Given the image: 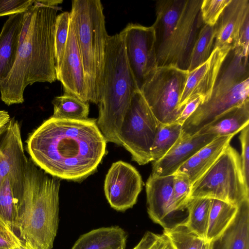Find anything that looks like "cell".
<instances>
[{"label":"cell","instance_id":"cell-1","mask_svg":"<svg viewBox=\"0 0 249 249\" xmlns=\"http://www.w3.org/2000/svg\"><path fill=\"white\" fill-rule=\"evenodd\" d=\"M26 142L32 161L40 169L57 178L77 181L96 169L107 141L96 119L51 116L29 135Z\"/></svg>","mask_w":249,"mask_h":249},{"label":"cell","instance_id":"cell-2","mask_svg":"<svg viewBox=\"0 0 249 249\" xmlns=\"http://www.w3.org/2000/svg\"><path fill=\"white\" fill-rule=\"evenodd\" d=\"M62 0H34L24 12L15 63L0 83V99L7 106L24 102L26 87L56 80L54 29Z\"/></svg>","mask_w":249,"mask_h":249},{"label":"cell","instance_id":"cell-3","mask_svg":"<svg viewBox=\"0 0 249 249\" xmlns=\"http://www.w3.org/2000/svg\"><path fill=\"white\" fill-rule=\"evenodd\" d=\"M60 185L57 178L29 159L23 184L15 195V232L34 249H53L58 227Z\"/></svg>","mask_w":249,"mask_h":249},{"label":"cell","instance_id":"cell-4","mask_svg":"<svg viewBox=\"0 0 249 249\" xmlns=\"http://www.w3.org/2000/svg\"><path fill=\"white\" fill-rule=\"evenodd\" d=\"M202 0H162L156 3L152 25L158 67L188 71L192 51L203 26Z\"/></svg>","mask_w":249,"mask_h":249},{"label":"cell","instance_id":"cell-5","mask_svg":"<svg viewBox=\"0 0 249 249\" xmlns=\"http://www.w3.org/2000/svg\"><path fill=\"white\" fill-rule=\"evenodd\" d=\"M139 89L127 63L119 34L108 37L97 126L107 142L122 145L120 127L131 99Z\"/></svg>","mask_w":249,"mask_h":249},{"label":"cell","instance_id":"cell-6","mask_svg":"<svg viewBox=\"0 0 249 249\" xmlns=\"http://www.w3.org/2000/svg\"><path fill=\"white\" fill-rule=\"evenodd\" d=\"M100 0H73L71 20L82 58L89 101L101 99L108 35Z\"/></svg>","mask_w":249,"mask_h":249},{"label":"cell","instance_id":"cell-7","mask_svg":"<svg viewBox=\"0 0 249 249\" xmlns=\"http://www.w3.org/2000/svg\"><path fill=\"white\" fill-rule=\"evenodd\" d=\"M190 197L218 199L237 207L249 199V187L243 176L240 156L230 144L192 184Z\"/></svg>","mask_w":249,"mask_h":249},{"label":"cell","instance_id":"cell-8","mask_svg":"<svg viewBox=\"0 0 249 249\" xmlns=\"http://www.w3.org/2000/svg\"><path fill=\"white\" fill-rule=\"evenodd\" d=\"M160 123L141 91H137L124 117L119 138L139 165L152 161L151 150Z\"/></svg>","mask_w":249,"mask_h":249},{"label":"cell","instance_id":"cell-9","mask_svg":"<svg viewBox=\"0 0 249 249\" xmlns=\"http://www.w3.org/2000/svg\"><path fill=\"white\" fill-rule=\"evenodd\" d=\"M188 74V71L174 67H157L142 88L140 91L160 123H175L179 117L178 105Z\"/></svg>","mask_w":249,"mask_h":249},{"label":"cell","instance_id":"cell-10","mask_svg":"<svg viewBox=\"0 0 249 249\" xmlns=\"http://www.w3.org/2000/svg\"><path fill=\"white\" fill-rule=\"evenodd\" d=\"M119 35L129 67L141 90L158 67L154 29L152 26L129 23Z\"/></svg>","mask_w":249,"mask_h":249},{"label":"cell","instance_id":"cell-11","mask_svg":"<svg viewBox=\"0 0 249 249\" xmlns=\"http://www.w3.org/2000/svg\"><path fill=\"white\" fill-rule=\"evenodd\" d=\"M142 185L137 170L120 160L111 165L106 175L104 191L110 206L117 211L124 212L136 203Z\"/></svg>","mask_w":249,"mask_h":249},{"label":"cell","instance_id":"cell-12","mask_svg":"<svg viewBox=\"0 0 249 249\" xmlns=\"http://www.w3.org/2000/svg\"><path fill=\"white\" fill-rule=\"evenodd\" d=\"M249 78L226 92L211 96L200 105L182 125L181 137L197 133L222 114L249 99Z\"/></svg>","mask_w":249,"mask_h":249},{"label":"cell","instance_id":"cell-13","mask_svg":"<svg viewBox=\"0 0 249 249\" xmlns=\"http://www.w3.org/2000/svg\"><path fill=\"white\" fill-rule=\"evenodd\" d=\"M231 49L229 47L214 48L205 62L188 71L178 105L180 113L187 103L195 97L202 96L204 102L210 98L221 67Z\"/></svg>","mask_w":249,"mask_h":249},{"label":"cell","instance_id":"cell-14","mask_svg":"<svg viewBox=\"0 0 249 249\" xmlns=\"http://www.w3.org/2000/svg\"><path fill=\"white\" fill-rule=\"evenodd\" d=\"M56 76L64 93L89 102L83 64L71 19L65 53Z\"/></svg>","mask_w":249,"mask_h":249},{"label":"cell","instance_id":"cell-15","mask_svg":"<svg viewBox=\"0 0 249 249\" xmlns=\"http://www.w3.org/2000/svg\"><path fill=\"white\" fill-rule=\"evenodd\" d=\"M174 175L157 176L150 174L145 184L148 214L164 229L173 227L171 222L176 213L172 205Z\"/></svg>","mask_w":249,"mask_h":249},{"label":"cell","instance_id":"cell-16","mask_svg":"<svg viewBox=\"0 0 249 249\" xmlns=\"http://www.w3.org/2000/svg\"><path fill=\"white\" fill-rule=\"evenodd\" d=\"M28 161L20 124L13 117L0 132V184L10 175L24 172Z\"/></svg>","mask_w":249,"mask_h":249},{"label":"cell","instance_id":"cell-17","mask_svg":"<svg viewBox=\"0 0 249 249\" xmlns=\"http://www.w3.org/2000/svg\"><path fill=\"white\" fill-rule=\"evenodd\" d=\"M217 136L215 134L199 133L186 137L180 136L162 158L153 162L151 174L157 176L175 174L183 163Z\"/></svg>","mask_w":249,"mask_h":249},{"label":"cell","instance_id":"cell-18","mask_svg":"<svg viewBox=\"0 0 249 249\" xmlns=\"http://www.w3.org/2000/svg\"><path fill=\"white\" fill-rule=\"evenodd\" d=\"M249 15V0H231L215 25L214 48L239 46V34L242 25Z\"/></svg>","mask_w":249,"mask_h":249},{"label":"cell","instance_id":"cell-19","mask_svg":"<svg viewBox=\"0 0 249 249\" xmlns=\"http://www.w3.org/2000/svg\"><path fill=\"white\" fill-rule=\"evenodd\" d=\"M234 136L229 135L216 137L183 163L175 174L186 176L192 185L216 161L230 144Z\"/></svg>","mask_w":249,"mask_h":249},{"label":"cell","instance_id":"cell-20","mask_svg":"<svg viewBox=\"0 0 249 249\" xmlns=\"http://www.w3.org/2000/svg\"><path fill=\"white\" fill-rule=\"evenodd\" d=\"M249 78L248 57L240 47H236L230 51L223 61L211 96L226 92Z\"/></svg>","mask_w":249,"mask_h":249},{"label":"cell","instance_id":"cell-21","mask_svg":"<svg viewBox=\"0 0 249 249\" xmlns=\"http://www.w3.org/2000/svg\"><path fill=\"white\" fill-rule=\"evenodd\" d=\"M210 246L211 249H249V199L239 205L231 222Z\"/></svg>","mask_w":249,"mask_h":249},{"label":"cell","instance_id":"cell-22","mask_svg":"<svg viewBox=\"0 0 249 249\" xmlns=\"http://www.w3.org/2000/svg\"><path fill=\"white\" fill-rule=\"evenodd\" d=\"M24 13L10 15L0 33V83L11 72L16 60Z\"/></svg>","mask_w":249,"mask_h":249},{"label":"cell","instance_id":"cell-23","mask_svg":"<svg viewBox=\"0 0 249 249\" xmlns=\"http://www.w3.org/2000/svg\"><path fill=\"white\" fill-rule=\"evenodd\" d=\"M127 233L116 226L101 227L82 234L71 249H125Z\"/></svg>","mask_w":249,"mask_h":249},{"label":"cell","instance_id":"cell-24","mask_svg":"<svg viewBox=\"0 0 249 249\" xmlns=\"http://www.w3.org/2000/svg\"><path fill=\"white\" fill-rule=\"evenodd\" d=\"M249 124V99L227 110L197 133L234 135Z\"/></svg>","mask_w":249,"mask_h":249},{"label":"cell","instance_id":"cell-25","mask_svg":"<svg viewBox=\"0 0 249 249\" xmlns=\"http://www.w3.org/2000/svg\"><path fill=\"white\" fill-rule=\"evenodd\" d=\"M25 171L10 175L0 184V218L15 232L16 208L15 194L17 189L23 183Z\"/></svg>","mask_w":249,"mask_h":249},{"label":"cell","instance_id":"cell-26","mask_svg":"<svg viewBox=\"0 0 249 249\" xmlns=\"http://www.w3.org/2000/svg\"><path fill=\"white\" fill-rule=\"evenodd\" d=\"M237 210V206L211 199L205 240L211 242L221 234L234 218Z\"/></svg>","mask_w":249,"mask_h":249},{"label":"cell","instance_id":"cell-27","mask_svg":"<svg viewBox=\"0 0 249 249\" xmlns=\"http://www.w3.org/2000/svg\"><path fill=\"white\" fill-rule=\"evenodd\" d=\"M211 203L210 198L190 197L186 206L188 216L185 219V224L192 231L204 240L206 239Z\"/></svg>","mask_w":249,"mask_h":249},{"label":"cell","instance_id":"cell-28","mask_svg":"<svg viewBox=\"0 0 249 249\" xmlns=\"http://www.w3.org/2000/svg\"><path fill=\"white\" fill-rule=\"evenodd\" d=\"M53 113L52 117L71 120H85L88 119L89 106V102L64 93L56 96L52 101Z\"/></svg>","mask_w":249,"mask_h":249},{"label":"cell","instance_id":"cell-29","mask_svg":"<svg viewBox=\"0 0 249 249\" xmlns=\"http://www.w3.org/2000/svg\"><path fill=\"white\" fill-rule=\"evenodd\" d=\"M182 125L178 123H160L151 150L152 161L162 158L174 146L181 136Z\"/></svg>","mask_w":249,"mask_h":249},{"label":"cell","instance_id":"cell-30","mask_svg":"<svg viewBox=\"0 0 249 249\" xmlns=\"http://www.w3.org/2000/svg\"><path fill=\"white\" fill-rule=\"evenodd\" d=\"M215 35V25H203L192 51L188 71H192L209 58L214 49Z\"/></svg>","mask_w":249,"mask_h":249},{"label":"cell","instance_id":"cell-31","mask_svg":"<svg viewBox=\"0 0 249 249\" xmlns=\"http://www.w3.org/2000/svg\"><path fill=\"white\" fill-rule=\"evenodd\" d=\"M163 233L169 239L173 249H200L205 241L188 227L185 219L164 229Z\"/></svg>","mask_w":249,"mask_h":249},{"label":"cell","instance_id":"cell-32","mask_svg":"<svg viewBox=\"0 0 249 249\" xmlns=\"http://www.w3.org/2000/svg\"><path fill=\"white\" fill-rule=\"evenodd\" d=\"M70 12H63L57 15L54 29L55 68L56 73L61 66L69 34Z\"/></svg>","mask_w":249,"mask_h":249},{"label":"cell","instance_id":"cell-33","mask_svg":"<svg viewBox=\"0 0 249 249\" xmlns=\"http://www.w3.org/2000/svg\"><path fill=\"white\" fill-rule=\"evenodd\" d=\"M173 188L172 205L175 212L186 209L190 197L192 183L185 176L175 174Z\"/></svg>","mask_w":249,"mask_h":249},{"label":"cell","instance_id":"cell-34","mask_svg":"<svg viewBox=\"0 0 249 249\" xmlns=\"http://www.w3.org/2000/svg\"><path fill=\"white\" fill-rule=\"evenodd\" d=\"M231 0H202L200 13L204 24L214 26Z\"/></svg>","mask_w":249,"mask_h":249},{"label":"cell","instance_id":"cell-35","mask_svg":"<svg viewBox=\"0 0 249 249\" xmlns=\"http://www.w3.org/2000/svg\"><path fill=\"white\" fill-rule=\"evenodd\" d=\"M132 249H173L168 237L164 234L146 231Z\"/></svg>","mask_w":249,"mask_h":249},{"label":"cell","instance_id":"cell-36","mask_svg":"<svg viewBox=\"0 0 249 249\" xmlns=\"http://www.w3.org/2000/svg\"><path fill=\"white\" fill-rule=\"evenodd\" d=\"M240 132L239 139L241 146V166L246 183L249 187V125Z\"/></svg>","mask_w":249,"mask_h":249},{"label":"cell","instance_id":"cell-37","mask_svg":"<svg viewBox=\"0 0 249 249\" xmlns=\"http://www.w3.org/2000/svg\"><path fill=\"white\" fill-rule=\"evenodd\" d=\"M33 2V0H0V17L24 13Z\"/></svg>","mask_w":249,"mask_h":249},{"label":"cell","instance_id":"cell-38","mask_svg":"<svg viewBox=\"0 0 249 249\" xmlns=\"http://www.w3.org/2000/svg\"><path fill=\"white\" fill-rule=\"evenodd\" d=\"M22 240L0 218V249H15Z\"/></svg>","mask_w":249,"mask_h":249},{"label":"cell","instance_id":"cell-39","mask_svg":"<svg viewBox=\"0 0 249 249\" xmlns=\"http://www.w3.org/2000/svg\"><path fill=\"white\" fill-rule=\"evenodd\" d=\"M204 101V98L200 95L192 99L185 106L175 123L182 125L186 120L196 111L198 107L203 103Z\"/></svg>","mask_w":249,"mask_h":249},{"label":"cell","instance_id":"cell-40","mask_svg":"<svg viewBox=\"0 0 249 249\" xmlns=\"http://www.w3.org/2000/svg\"><path fill=\"white\" fill-rule=\"evenodd\" d=\"M249 15L245 18L239 34V46L243 51L244 55L249 56Z\"/></svg>","mask_w":249,"mask_h":249},{"label":"cell","instance_id":"cell-41","mask_svg":"<svg viewBox=\"0 0 249 249\" xmlns=\"http://www.w3.org/2000/svg\"><path fill=\"white\" fill-rule=\"evenodd\" d=\"M11 119L8 112L0 110V132L4 129Z\"/></svg>","mask_w":249,"mask_h":249},{"label":"cell","instance_id":"cell-42","mask_svg":"<svg viewBox=\"0 0 249 249\" xmlns=\"http://www.w3.org/2000/svg\"><path fill=\"white\" fill-rule=\"evenodd\" d=\"M15 249H34L28 244L22 241L21 243L18 245Z\"/></svg>","mask_w":249,"mask_h":249},{"label":"cell","instance_id":"cell-43","mask_svg":"<svg viewBox=\"0 0 249 249\" xmlns=\"http://www.w3.org/2000/svg\"><path fill=\"white\" fill-rule=\"evenodd\" d=\"M200 249H211L210 242L205 241Z\"/></svg>","mask_w":249,"mask_h":249},{"label":"cell","instance_id":"cell-44","mask_svg":"<svg viewBox=\"0 0 249 249\" xmlns=\"http://www.w3.org/2000/svg\"><path fill=\"white\" fill-rule=\"evenodd\" d=\"M124 249L123 248H117V249Z\"/></svg>","mask_w":249,"mask_h":249}]
</instances>
